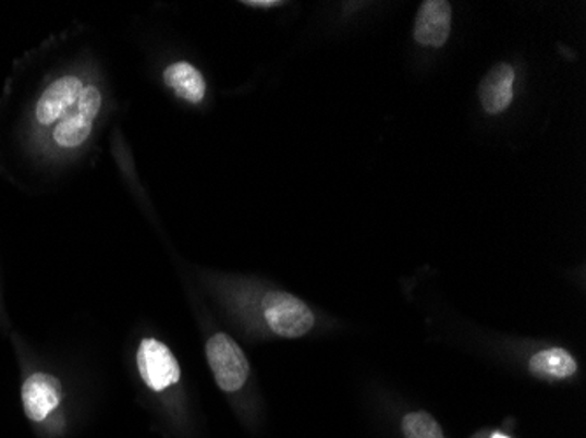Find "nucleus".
I'll return each instance as SVG.
<instances>
[{
  "mask_svg": "<svg viewBox=\"0 0 586 438\" xmlns=\"http://www.w3.org/2000/svg\"><path fill=\"white\" fill-rule=\"evenodd\" d=\"M264 318L276 336L298 339L315 327L312 309L297 296L284 291H271L263 300Z\"/></svg>",
  "mask_w": 586,
  "mask_h": 438,
  "instance_id": "nucleus-1",
  "label": "nucleus"
},
{
  "mask_svg": "<svg viewBox=\"0 0 586 438\" xmlns=\"http://www.w3.org/2000/svg\"><path fill=\"white\" fill-rule=\"evenodd\" d=\"M206 354L218 386L227 393L240 391L248 379L249 365L237 342L227 333H217L208 340Z\"/></svg>",
  "mask_w": 586,
  "mask_h": 438,
  "instance_id": "nucleus-2",
  "label": "nucleus"
},
{
  "mask_svg": "<svg viewBox=\"0 0 586 438\" xmlns=\"http://www.w3.org/2000/svg\"><path fill=\"white\" fill-rule=\"evenodd\" d=\"M137 367L148 388L163 391L176 385L181 377L180 365L168 345L155 339H145L137 351Z\"/></svg>",
  "mask_w": 586,
  "mask_h": 438,
  "instance_id": "nucleus-3",
  "label": "nucleus"
},
{
  "mask_svg": "<svg viewBox=\"0 0 586 438\" xmlns=\"http://www.w3.org/2000/svg\"><path fill=\"white\" fill-rule=\"evenodd\" d=\"M23 407L28 419L45 421L62 400V386L57 377L48 374H34L25 380L22 388Z\"/></svg>",
  "mask_w": 586,
  "mask_h": 438,
  "instance_id": "nucleus-4",
  "label": "nucleus"
},
{
  "mask_svg": "<svg viewBox=\"0 0 586 438\" xmlns=\"http://www.w3.org/2000/svg\"><path fill=\"white\" fill-rule=\"evenodd\" d=\"M451 5L444 0H425L415 23V39L422 46L441 48L450 37Z\"/></svg>",
  "mask_w": 586,
  "mask_h": 438,
  "instance_id": "nucleus-5",
  "label": "nucleus"
},
{
  "mask_svg": "<svg viewBox=\"0 0 586 438\" xmlns=\"http://www.w3.org/2000/svg\"><path fill=\"white\" fill-rule=\"evenodd\" d=\"M82 80L74 76H65L57 80L46 88L41 99L37 102L36 117L42 125H51L59 120L69 109L76 106L80 95H82Z\"/></svg>",
  "mask_w": 586,
  "mask_h": 438,
  "instance_id": "nucleus-6",
  "label": "nucleus"
},
{
  "mask_svg": "<svg viewBox=\"0 0 586 438\" xmlns=\"http://www.w3.org/2000/svg\"><path fill=\"white\" fill-rule=\"evenodd\" d=\"M514 69L510 63H499L488 71L479 85V100L488 114H499L510 108L513 100Z\"/></svg>",
  "mask_w": 586,
  "mask_h": 438,
  "instance_id": "nucleus-7",
  "label": "nucleus"
},
{
  "mask_svg": "<svg viewBox=\"0 0 586 438\" xmlns=\"http://www.w3.org/2000/svg\"><path fill=\"white\" fill-rule=\"evenodd\" d=\"M163 81L180 99L199 104L206 95V81L203 74L188 62H176L163 72Z\"/></svg>",
  "mask_w": 586,
  "mask_h": 438,
  "instance_id": "nucleus-8",
  "label": "nucleus"
},
{
  "mask_svg": "<svg viewBox=\"0 0 586 438\" xmlns=\"http://www.w3.org/2000/svg\"><path fill=\"white\" fill-rule=\"evenodd\" d=\"M533 376L545 380L567 379L577 370L576 360L562 348L545 349L541 353L534 354L528 363Z\"/></svg>",
  "mask_w": 586,
  "mask_h": 438,
  "instance_id": "nucleus-9",
  "label": "nucleus"
},
{
  "mask_svg": "<svg viewBox=\"0 0 586 438\" xmlns=\"http://www.w3.org/2000/svg\"><path fill=\"white\" fill-rule=\"evenodd\" d=\"M91 125H94V121L82 117L80 112L69 114L53 130L54 143L59 144L60 148L82 146L90 137Z\"/></svg>",
  "mask_w": 586,
  "mask_h": 438,
  "instance_id": "nucleus-10",
  "label": "nucleus"
},
{
  "mask_svg": "<svg viewBox=\"0 0 586 438\" xmlns=\"http://www.w3.org/2000/svg\"><path fill=\"white\" fill-rule=\"evenodd\" d=\"M402 431L406 438H447L438 421L429 412H413L402 419Z\"/></svg>",
  "mask_w": 586,
  "mask_h": 438,
  "instance_id": "nucleus-11",
  "label": "nucleus"
},
{
  "mask_svg": "<svg viewBox=\"0 0 586 438\" xmlns=\"http://www.w3.org/2000/svg\"><path fill=\"white\" fill-rule=\"evenodd\" d=\"M100 106H102V95H100L99 88L85 86L82 95H80V99H77L76 112L94 121L97 114H99Z\"/></svg>",
  "mask_w": 586,
  "mask_h": 438,
  "instance_id": "nucleus-12",
  "label": "nucleus"
},
{
  "mask_svg": "<svg viewBox=\"0 0 586 438\" xmlns=\"http://www.w3.org/2000/svg\"><path fill=\"white\" fill-rule=\"evenodd\" d=\"M244 5H249V8H278V5H283V2L280 0H244Z\"/></svg>",
  "mask_w": 586,
  "mask_h": 438,
  "instance_id": "nucleus-13",
  "label": "nucleus"
},
{
  "mask_svg": "<svg viewBox=\"0 0 586 438\" xmlns=\"http://www.w3.org/2000/svg\"><path fill=\"white\" fill-rule=\"evenodd\" d=\"M492 438H510V437H505V435H501V434H493Z\"/></svg>",
  "mask_w": 586,
  "mask_h": 438,
  "instance_id": "nucleus-14",
  "label": "nucleus"
}]
</instances>
